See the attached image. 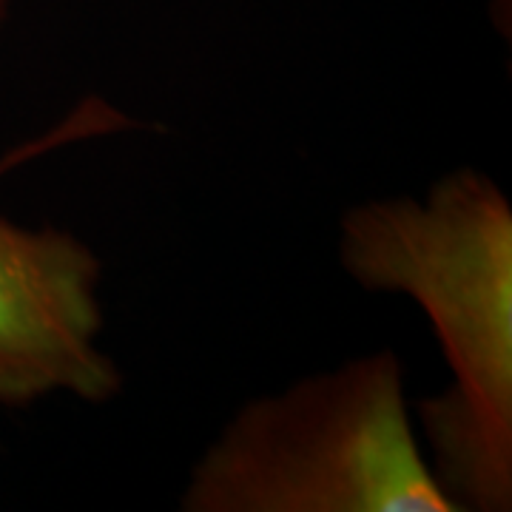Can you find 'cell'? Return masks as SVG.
<instances>
[{"instance_id": "cell-1", "label": "cell", "mask_w": 512, "mask_h": 512, "mask_svg": "<svg viewBox=\"0 0 512 512\" xmlns=\"http://www.w3.org/2000/svg\"><path fill=\"white\" fill-rule=\"evenodd\" d=\"M342 262L373 291L407 293L439 336L450 390L424 404L436 476L464 510L512 501V208L478 171H456L424 200L367 202L345 214Z\"/></svg>"}, {"instance_id": "cell-3", "label": "cell", "mask_w": 512, "mask_h": 512, "mask_svg": "<svg viewBox=\"0 0 512 512\" xmlns=\"http://www.w3.org/2000/svg\"><path fill=\"white\" fill-rule=\"evenodd\" d=\"M97 279V256L72 234L0 220V402L49 393L97 402L120 387L97 348Z\"/></svg>"}, {"instance_id": "cell-5", "label": "cell", "mask_w": 512, "mask_h": 512, "mask_svg": "<svg viewBox=\"0 0 512 512\" xmlns=\"http://www.w3.org/2000/svg\"><path fill=\"white\" fill-rule=\"evenodd\" d=\"M504 3H507V0H504Z\"/></svg>"}, {"instance_id": "cell-2", "label": "cell", "mask_w": 512, "mask_h": 512, "mask_svg": "<svg viewBox=\"0 0 512 512\" xmlns=\"http://www.w3.org/2000/svg\"><path fill=\"white\" fill-rule=\"evenodd\" d=\"M188 512H453L379 350L239 410L183 490Z\"/></svg>"}, {"instance_id": "cell-4", "label": "cell", "mask_w": 512, "mask_h": 512, "mask_svg": "<svg viewBox=\"0 0 512 512\" xmlns=\"http://www.w3.org/2000/svg\"><path fill=\"white\" fill-rule=\"evenodd\" d=\"M3 12H6V3L0 0V23H3Z\"/></svg>"}]
</instances>
